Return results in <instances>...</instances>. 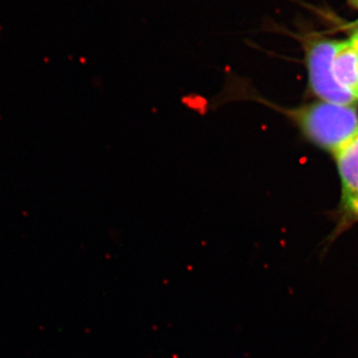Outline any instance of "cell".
<instances>
[{
	"label": "cell",
	"mask_w": 358,
	"mask_h": 358,
	"mask_svg": "<svg viewBox=\"0 0 358 358\" xmlns=\"http://www.w3.org/2000/svg\"><path fill=\"white\" fill-rule=\"evenodd\" d=\"M353 37H355V38L358 39V31L357 33H355V35H353Z\"/></svg>",
	"instance_id": "cell-6"
},
{
	"label": "cell",
	"mask_w": 358,
	"mask_h": 358,
	"mask_svg": "<svg viewBox=\"0 0 358 358\" xmlns=\"http://www.w3.org/2000/svg\"><path fill=\"white\" fill-rule=\"evenodd\" d=\"M341 183L343 225L358 220V136L336 154Z\"/></svg>",
	"instance_id": "cell-3"
},
{
	"label": "cell",
	"mask_w": 358,
	"mask_h": 358,
	"mask_svg": "<svg viewBox=\"0 0 358 358\" xmlns=\"http://www.w3.org/2000/svg\"><path fill=\"white\" fill-rule=\"evenodd\" d=\"M350 2L353 4V6L358 7V0H350Z\"/></svg>",
	"instance_id": "cell-5"
},
{
	"label": "cell",
	"mask_w": 358,
	"mask_h": 358,
	"mask_svg": "<svg viewBox=\"0 0 358 358\" xmlns=\"http://www.w3.org/2000/svg\"><path fill=\"white\" fill-rule=\"evenodd\" d=\"M296 119L310 140L334 154L358 136L357 113L350 106L313 103L300 110Z\"/></svg>",
	"instance_id": "cell-1"
},
{
	"label": "cell",
	"mask_w": 358,
	"mask_h": 358,
	"mask_svg": "<svg viewBox=\"0 0 358 358\" xmlns=\"http://www.w3.org/2000/svg\"><path fill=\"white\" fill-rule=\"evenodd\" d=\"M333 70L336 81L358 98V39L355 37L339 42Z\"/></svg>",
	"instance_id": "cell-4"
},
{
	"label": "cell",
	"mask_w": 358,
	"mask_h": 358,
	"mask_svg": "<svg viewBox=\"0 0 358 358\" xmlns=\"http://www.w3.org/2000/svg\"></svg>",
	"instance_id": "cell-7"
},
{
	"label": "cell",
	"mask_w": 358,
	"mask_h": 358,
	"mask_svg": "<svg viewBox=\"0 0 358 358\" xmlns=\"http://www.w3.org/2000/svg\"><path fill=\"white\" fill-rule=\"evenodd\" d=\"M338 41L317 39L308 47V66L312 89L317 96L329 103L350 106L357 96L336 81L334 75V59Z\"/></svg>",
	"instance_id": "cell-2"
}]
</instances>
